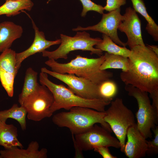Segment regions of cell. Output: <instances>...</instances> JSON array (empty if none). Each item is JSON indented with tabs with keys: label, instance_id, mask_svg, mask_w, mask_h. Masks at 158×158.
Wrapping results in <instances>:
<instances>
[{
	"label": "cell",
	"instance_id": "9",
	"mask_svg": "<svg viewBox=\"0 0 158 158\" xmlns=\"http://www.w3.org/2000/svg\"><path fill=\"white\" fill-rule=\"evenodd\" d=\"M54 101L53 95L49 90L46 86L39 84L36 90L20 105L26 109L28 118L37 122L52 115L50 108Z\"/></svg>",
	"mask_w": 158,
	"mask_h": 158
},
{
	"label": "cell",
	"instance_id": "12",
	"mask_svg": "<svg viewBox=\"0 0 158 158\" xmlns=\"http://www.w3.org/2000/svg\"><path fill=\"white\" fill-rule=\"evenodd\" d=\"M124 19L118 29L126 35V45L131 49L137 45L145 46L142 35L141 22L137 12L130 7L127 8L123 15Z\"/></svg>",
	"mask_w": 158,
	"mask_h": 158
},
{
	"label": "cell",
	"instance_id": "21",
	"mask_svg": "<svg viewBox=\"0 0 158 158\" xmlns=\"http://www.w3.org/2000/svg\"><path fill=\"white\" fill-rule=\"evenodd\" d=\"M133 9L145 19L147 24L145 29L153 37L154 40L158 41V26L149 15L143 0H131Z\"/></svg>",
	"mask_w": 158,
	"mask_h": 158
},
{
	"label": "cell",
	"instance_id": "26",
	"mask_svg": "<svg viewBox=\"0 0 158 158\" xmlns=\"http://www.w3.org/2000/svg\"><path fill=\"white\" fill-rule=\"evenodd\" d=\"M16 75L14 73L0 69V80L1 84L10 97H12L13 96V85Z\"/></svg>",
	"mask_w": 158,
	"mask_h": 158
},
{
	"label": "cell",
	"instance_id": "29",
	"mask_svg": "<svg viewBox=\"0 0 158 158\" xmlns=\"http://www.w3.org/2000/svg\"><path fill=\"white\" fill-rule=\"evenodd\" d=\"M126 0H107L106 5L104 9L107 11L110 12L120 8L121 6L126 4Z\"/></svg>",
	"mask_w": 158,
	"mask_h": 158
},
{
	"label": "cell",
	"instance_id": "3",
	"mask_svg": "<svg viewBox=\"0 0 158 158\" xmlns=\"http://www.w3.org/2000/svg\"><path fill=\"white\" fill-rule=\"evenodd\" d=\"M39 81L41 85L46 86L53 95L54 101L50 108L54 112L61 109L69 110L75 107H83L99 111H104L106 106L111 102L99 99H85L75 94L68 88L62 84H55L48 78V74L41 72Z\"/></svg>",
	"mask_w": 158,
	"mask_h": 158
},
{
	"label": "cell",
	"instance_id": "22",
	"mask_svg": "<svg viewBox=\"0 0 158 158\" xmlns=\"http://www.w3.org/2000/svg\"><path fill=\"white\" fill-rule=\"evenodd\" d=\"M103 40L99 43L95 45V48L102 51H105L109 54L122 56L128 58L130 50L126 47H121L117 45L109 37L103 34Z\"/></svg>",
	"mask_w": 158,
	"mask_h": 158
},
{
	"label": "cell",
	"instance_id": "16",
	"mask_svg": "<svg viewBox=\"0 0 158 158\" xmlns=\"http://www.w3.org/2000/svg\"><path fill=\"white\" fill-rule=\"evenodd\" d=\"M23 32L22 26L12 22L0 23V52L10 48L13 42L22 36Z\"/></svg>",
	"mask_w": 158,
	"mask_h": 158
},
{
	"label": "cell",
	"instance_id": "18",
	"mask_svg": "<svg viewBox=\"0 0 158 158\" xmlns=\"http://www.w3.org/2000/svg\"><path fill=\"white\" fill-rule=\"evenodd\" d=\"M33 5L31 0L6 1L0 6V16L5 15L10 17L18 15L24 10L30 11Z\"/></svg>",
	"mask_w": 158,
	"mask_h": 158
},
{
	"label": "cell",
	"instance_id": "1",
	"mask_svg": "<svg viewBox=\"0 0 158 158\" xmlns=\"http://www.w3.org/2000/svg\"><path fill=\"white\" fill-rule=\"evenodd\" d=\"M128 70L120 74L125 85L150 93L158 89V56L147 46L130 49Z\"/></svg>",
	"mask_w": 158,
	"mask_h": 158
},
{
	"label": "cell",
	"instance_id": "5",
	"mask_svg": "<svg viewBox=\"0 0 158 158\" xmlns=\"http://www.w3.org/2000/svg\"><path fill=\"white\" fill-rule=\"evenodd\" d=\"M60 37L61 42L59 47L52 51H44L42 52L43 56L55 60L59 59H66L71 52L77 50L89 51L91 55L96 54L99 56L102 55V51L94 47L102 40L99 38L91 37L90 34L85 31H77L73 37L61 34Z\"/></svg>",
	"mask_w": 158,
	"mask_h": 158
},
{
	"label": "cell",
	"instance_id": "11",
	"mask_svg": "<svg viewBox=\"0 0 158 158\" xmlns=\"http://www.w3.org/2000/svg\"><path fill=\"white\" fill-rule=\"evenodd\" d=\"M120 8L103 13L100 21L93 26L83 28L80 26L73 29V31L92 30L98 31L108 36L112 40L119 45L126 47V43L122 42L119 38L117 33L118 28L124 19L120 13Z\"/></svg>",
	"mask_w": 158,
	"mask_h": 158
},
{
	"label": "cell",
	"instance_id": "24",
	"mask_svg": "<svg viewBox=\"0 0 158 158\" xmlns=\"http://www.w3.org/2000/svg\"><path fill=\"white\" fill-rule=\"evenodd\" d=\"M16 51L9 48L1 52L0 55V69L16 75Z\"/></svg>",
	"mask_w": 158,
	"mask_h": 158
},
{
	"label": "cell",
	"instance_id": "20",
	"mask_svg": "<svg viewBox=\"0 0 158 158\" xmlns=\"http://www.w3.org/2000/svg\"><path fill=\"white\" fill-rule=\"evenodd\" d=\"M37 73L31 67L27 69L23 86L18 96V102L20 105L37 89L39 85L37 82Z\"/></svg>",
	"mask_w": 158,
	"mask_h": 158
},
{
	"label": "cell",
	"instance_id": "25",
	"mask_svg": "<svg viewBox=\"0 0 158 158\" xmlns=\"http://www.w3.org/2000/svg\"><path fill=\"white\" fill-rule=\"evenodd\" d=\"M100 99L111 102L118 92L116 83L110 79L105 80L98 85Z\"/></svg>",
	"mask_w": 158,
	"mask_h": 158
},
{
	"label": "cell",
	"instance_id": "7",
	"mask_svg": "<svg viewBox=\"0 0 158 158\" xmlns=\"http://www.w3.org/2000/svg\"><path fill=\"white\" fill-rule=\"evenodd\" d=\"M110 107L105 110L104 120L109 126L119 141L121 150L123 152L128 128L136 123L132 111L123 104L122 99L112 101Z\"/></svg>",
	"mask_w": 158,
	"mask_h": 158
},
{
	"label": "cell",
	"instance_id": "30",
	"mask_svg": "<svg viewBox=\"0 0 158 158\" xmlns=\"http://www.w3.org/2000/svg\"><path fill=\"white\" fill-rule=\"evenodd\" d=\"M94 151L98 153L103 158H116L117 157L112 154L108 147L104 146H99L95 147Z\"/></svg>",
	"mask_w": 158,
	"mask_h": 158
},
{
	"label": "cell",
	"instance_id": "14",
	"mask_svg": "<svg viewBox=\"0 0 158 158\" xmlns=\"http://www.w3.org/2000/svg\"><path fill=\"white\" fill-rule=\"evenodd\" d=\"M126 137L123 152L126 156L129 158L145 157L147 150V140L138 130L136 123L128 128Z\"/></svg>",
	"mask_w": 158,
	"mask_h": 158
},
{
	"label": "cell",
	"instance_id": "34",
	"mask_svg": "<svg viewBox=\"0 0 158 158\" xmlns=\"http://www.w3.org/2000/svg\"></svg>",
	"mask_w": 158,
	"mask_h": 158
},
{
	"label": "cell",
	"instance_id": "2",
	"mask_svg": "<svg viewBox=\"0 0 158 158\" xmlns=\"http://www.w3.org/2000/svg\"><path fill=\"white\" fill-rule=\"evenodd\" d=\"M104 60V55L96 58H89L78 55L66 63H60L52 59H49L44 63L53 71L61 74H74L99 85L104 81L110 79L113 76L112 72L100 69Z\"/></svg>",
	"mask_w": 158,
	"mask_h": 158
},
{
	"label": "cell",
	"instance_id": "33",
	"mask_svg": "<svg viewBox=\"0 0 158 158\" xmlns=\"http://www.w3.org/2000/svg\"><path fill=\"white\" fill-rule=\"evenodd\" d=\"M19 0H6V1H18Z\"/></svg>",
	"mask_w": 158,
	"mask_h": 158
},
{
	"label": "cell",
	"instance_id": "4",
	"mask_svg": "<svg viewBox=\"0 0 158 158\" xmlns=\"http://www.w3.org/2000/svg\"><path fill=\"white\" fill-rule=\"evenodd\" d=\"M69 110L54 115L52 118L53 123L59 127L68 128L73 135L83 133L98 123L112 132L109 126L104 120L105 111H99L83 107H74Z\"/></svg>",
	"mask_w": 158,
	"mask_h": 158
},
{
	"label": "cell",
	"instance_id": "23",
	"mask_svg": "<svg viewBox=\"0 0 158 158\" xmlns=\"http://www.w3.org/2000/svg\"><path fill=\"white\" fill-rule=\"evenodd\" d=\"M104 55L105 60L100 67L101 70L112 68L121 69L122 72L128 70L129 66L128 58L107 52L105 53Z\"/></svg>",
	"mask_w": 158,
	"mask_h": 158
},
{
	"label": "cell",
	"instance_id": "6",
	"mask_svg": "<svg viewBox=\"0 0 158 158\" xmlns=\"http://www.w3.org/2000/svg\"><path fill=\"white\" fill-rule=\"evenodd\" d=\"M125 89L137 100L138 109L135 116L138 130L146 139L152 138L151 130L158 124V110L151 104L148 92L129 85H125Z\"/></svg>",
	"mask_w": 158,
	"mask_h": 158
},
{
	"label": "cell",
	"instance_id": "32",
	"mask_svg": "<svg viewBox=\"0 0 158 158\" xmlns=\"http://www.w3.org/2000/svg\"><path fill=\"white\" fill-rule=\"evenodd\" d=\"M147 46L157 55L158 56V47L157 46L148 44H147Z\"/></svg>",
	"mask_w": 158,
	"mask_h": 158
},
{
	"label": "cell",
	"instance_id": "17",
	"mask_svg": "<svg viewBox=\"0 0 158 158\" xmlns=\"http://www.w3.org/2000/svg\"><path fill=\"white\" fill-rule=\"evenodd\" d=\"M18 129L16 126L0 121V145L4 149L15 146L23 148L18 139Z\"/></svg>",
	"mask_w": 158,
	"mask_h": 158
},
{
	"label": "cell",
	"instance_id": "19",
	"mask_svg": "<svg viewBox=\"0 0 158 158\" xmlns=\"http://www.w3.org/2000/svg\"><path fill=\"white\" fill-rule=\"evenodd\" d=\"M27 114L26 110L23 106H19L15 104L9 109L0 111V121L6 122L8 118L14 119L18 122L22 129L24 130L26 129Z\"/></svg>",
	"mask_w": 158,
	"mask_h": 158
},
{
	"label": "cell",
	"instance_id": "8",
	"mask_svg": "<svg viewBox=\"0 0 158 158\" xmlns=\"http://www.w3.org/2000/svg\"><path fill=\"white\" fill-rule=\"evenodd\" d=\"M110 133L96 124L83 132L73 136L76 150V156L83 151L93 150L99 146L120 148L118 140L112 136Z\"/></svg>",
	"mask_w": 158,
	"mask_h": 158
},
{
	"label": "cell",
	"instance_id": "10",
	"mask_svg": "<svg viewBox=\"0 0 158 158\" xmlns=\"http://www.w3.org/2000/svg\"><path fill=\"white\" fill-rule=\"evenodd\" d=\"M41 71L61 81L75 94L87 99H99L98 85L84 78L73 74H61L49 70L45 67Z\"/></svg>",
	"mask_w": 158,
	"mask_h": 158
},
{
	"label": "cell",
	"instance_id": "13",
	"mask_svg": "<svg viewBox=\"0 0 158 158\" xmlns=\"http://www.w3.org/2000/svg\"><path fill=\"white\" fill-rule=\"evenodd\" d=\"M25 12L31 20L35 35L33 43L28 48L21 52L16 53V68L18 71L22 62L26 58L37 53L42 52L51 46L59 44L61 42L60 39L55 41L46 40L44 33L39 30L30 16Z\"/></svg>",
	"mask_w": 158,
	"mask_h": 158
},
{
	"label": "cell",
	"instance_id": "15",
	"mask_svg": "<svg viewBox=\"0 0 158 158\" xmlns=\"http://www.w3.org/2000/svg\"><path fill=\"white\" fill-rule=\"evenodd\" d=\"M36 141H32L27 148L23 149L15 146L0 150V158H46L47 150L45 148L39 150Z\"/></svg>",
	"mask_w": 158,
	"mask_h": 158
},
{
	"label": "cell",
	"instance_id": "28",
	"mask_svg": "<svg viewBox=\"0 0 158 158\" xmlns=\"http://www.w3.org/2000/svg\"><path fill=\"white\" fill-rule=\"evenodd\" d=\"M152 130L154 133V138L151 140H147V154H157L158 153V126H156Z\"/></svg>",
	"mask_w": 158,
	"mask_h": 158
},
{
	"label": "cell",
	"instance_id": "31",
	"mask_svg": "<svg viewBox=\"0 0 158 158\" xmlns=\"http://www.w3.org/2000/svg\"><path fill=\"white\" fill-rule=\"evenodd\" d=\"M150 94L152 100V105L155 109L158 110V89Z\"/></svg>",
	"mask_w": 158,
	"mask_h": 158
},
{
	"label": "cell",
	"instance_id": "27",
	"mask_svg": "<svg viewBox=\"0 0 158 158\" xmlns=\"http://www.w3.org/2000/svg\"><path fill=\"white\" fill-rule=\"evenodd\" d=\"M82 4L83 9L81 13V16L84 17L87 12L94 11L100 14L104 13V9L102 5L97 4L90 0H79Z\"/></svg>",
	"mask_w": 158,
	"mask_h": 158
}]
</instances>
